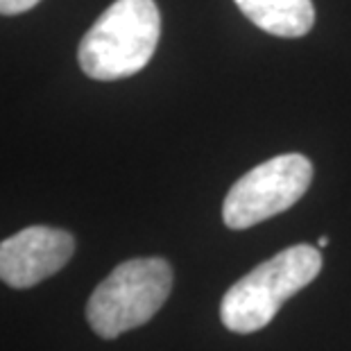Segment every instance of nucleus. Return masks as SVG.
Listing matches in <instances>:
<instances>
[{
    "label": "nucleus",
    "instance_id": "obj_1",
    "mask_svg": "<svg viewBox=\"0 0 351 351\" xmlns=\"http://www.w3.org/2000/svg\"><path fill=\"white\" fill-rule=\"evenodd\" d=\"M159 34L161 16L154 0H116L80 43L82 71L100 82L136 75L150 64Z\"/></svg>",
    "mask_w": 351,
    "mask_h": 351
},
{
    "label": "nucleus",
    "instance_id": "obj_2",
    "mask_svg": "<svg viewBox=\"0 0 351 351\" xmlns=\"http://www.w3.org/2000/svg\"><path fill=\"white\" fill-rule=\"evenodd\" d=\"M322 270V254L313 245H293L231 286L220 304V319L234 333L265 328L283 302L300 293Z\"/></svg>",
    "mask_w": 351,
    "mask_h": 351
},
{
    "label": "nucleus",
    "instance_id": "obj_3",
    "mask_svg": "<svg viewBox=\"0 0 351 351\" xmlns=\"http://www.w3.org/2000/svg\"><path fill=\"white\" fill-rule=\"evenodd\" d=\"M173 290V267L166 258H132L111 270L86 304L95 335L114 340L143 326L159 313Z\"/></svg>",
    "mask_w": 351,
    "mask_h": 351
},
{
    "label": "nucleus",
    "instance_id": "obj_4",
    "mask_svg": "<svg viewBox=\"0 0 351 351\" xmlns=\"http://www.w3.org/2000/svg\"><path fill=\"white\" fill-rule=\"evenodd\" d=\"M311 182L313 163L304 154L274 156L231 186L222 204V220L236 231L270 220L297 204Z\"/></svg>",
    "mask_w": 351,
    "mask_h": 351
},
{
    "label": "nucleus",
    "instance_id": "obj_5",
    "mask_svg": "<svg viewBox=\"0 0 351 351\" xmlns=\"http://www.w3.org/2000/svg\"><path fill=\"white\" fill-rule=\"evenodd\" d=\"M75 252V238L55 227H27L0 243V281L25 290L57 274Z\"/></svg>",
    "mask_w": 351,
    "mask_h": 351
},
{
    "label": "nucleus",
    "instance_id": "obj_6",
    "mask_svg": "<svg viewBox=\"0 0 351 351\" xmlns=\"http://www.w3.org/2000/svg\"><path fill=\"white\" fill-rule=\"evenodd\" d=\"M245 16L267 34L297 39L315 23L313 0H234Z\"/></svg>",
    "mask_w": 351,
    "mask_h": 351
},
{
    "label": "nucleus",
    "instance_id": "obj_7",
    "mask_svg": "<svg viewBox=\"0 0 351 351\" xmlns=\"http://www.w3.org/2000/svg\"><path fill=\"white\" fill-rule=\"evenodd\" d=\"M36 3H41V0H0V14L3 16H16V14L32 10Z\"/></svg>",
    "mask_w": 351,
    "mask_h": 351
},
{
    "label": "nucleus",
    "instance_id": "obj_8",
    "mask_svg": "<svg viewBox=\"0 0 351 351\" xmlns=\"http://www.w3.org/2000/svg\"><path fill=\"white\" fill-rule=\"evenodd\" d=\"M326 245H328V238H326V236H322V238H319V241H317V247L322 250V247H326Z\"/></svg>",
    "mask_w": 351,
    "mask_h": 351
}]
</instances>
